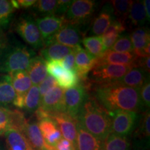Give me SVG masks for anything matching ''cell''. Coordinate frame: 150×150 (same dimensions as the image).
<instances>
[{
    "label": "cell",
    "mask_w": 150,
    "mask_h": 150,
    "mask_svg": "<svg viewBox=\"0 0 150 150\" xmlns=\"http://www.w3.org/2000/svg\"><path fill=\"white\" fill-rule=\"evenodd\" d=\"M92 90L93 97L110 113L117 110L137 112L142 108L138 89L115 82L94 85Z\"/></svg>",
    "instance_id": "obj_1"
},
{
    "label": "cell",
    "mask_w": 150,
    "mask_h": 150,
    "mask_svg": "<svg viewBox=\"0 0 150 150\" xmlns=\"http://www.w3.org/2000/svg\"><path fill=\"white\" fill-rule=\"evenodd\" d=\"M112 115L88 94L76 121L84 130L104 141L111 134Z\"/></svg>",
    "instance_id": "obj_2"
},
{
    "label": "cell",
    "mask_w": 150,
    "mask_h": 150,
    "mask_svg": "<svg viewBox=\"0 0 150 150\" xmlns=\"http://www.w3.org/2000/svg\"><path fill=\"white\" fill-rule=\"evenodd\" d=\"M34 52L18 42H11L0 33V74L27 70Z\"/></svg>",
    "instance_id": "obj_3"
},
{
    "label": "cell",
    "mask_w": 150,
    "mask_h": 150,
    "mask_svg": "<svg viewBox=\"0 0 150 150\" xmlns=\"http://www.w3.org/2000/svg\"><path fill=\"white\" fill-rule=\"evenodd\" d=\"M134 67L133 65L99 64L96 65L88 76L90 85H102L117 82Z\"/></svg>",
    "instance_id": "obj_4"
},
{
    "label": "cell",
    "mask_w": 150,
    "mask_h": 150,
    "mask_svg": "<svg viewBox=\"0 0 150 150\" xmlns=\"http://www.w3.org/2000/svg\"><path fill=\"white\" fill-rule=\"evenodd\" d=\"M96 6V1L92 0H74L63 16L66 22L79 27L87 24L91 18Z\"/></svg>",
    "instance_id": "obj_5"
},
{
    "label": "cell",
    "mask_w": 150,
    "mask_h": 150,
    "mask_svg": "<svg viewBox=\"0 0 150 150\" xmlns=\"http://www.w3.org/2000/svg\"><path fill=\"white\" fill-rule=\"evenodd\" d=\"M88 95V93L86 86L80 83L76 86L65 90L63 93V112L67 114L76 120Z\"/></svg>",
    "instance_id": "obj_6"
},
{
    "label": "cell",
    "mask_w": 150,
    "mask_h": 150,
    "mask_svg": "<svg viewBox=\"0 0 150 150\" xmlns=\"http://www.w3.org/2000/svg\"><path fill=\"white\" fill-rule=\"evenodd\" d=\"M16 31L24 42L34 49L44 47L42 36L38 28L32 17L22 16L17 22Z\"/></svg>",
    "instance_id": "obj_7"
},
{
    "label": "cell",
    "mask_w": 150,
    "mask_h": 150,
    "mask_svg": "<svg viewBox=\"0 0 150 150\" xmlns=\"http://www.w3.org/2000/svg\"><path fill=\"white\" fill-rule=\"evenodd\" d=\"M47 72L55 79L62 89H68L79 83L76 73L68 70L63 66L61 61H46Z\"/></svg>",
    "instance_id": "obj_8"
},
{
    "label": "cell",
    "mask_w": 150,
    "mask_h": 150,
    "mask_svg": "<svg viewBox=\"0 0 150 150\" xmlns=\"http://www.w3.org/2000/svg\"><path fill=\"white\" fill-rule=\"evenodd\" d=\"M111 134L127 136L132 132L138 119V113L129 110H117L112 112Z\"/></svg>",
    "instance_id": "obj_9"
},
{
    "label": "cell",
    "mask_w": 150,
    "mask_h": 150,
    "mask_svg": "<svg viewBox=\"0 0 150 150\" xmlns=\"http://www.w3.org/2000/svg\"><path fill=\"white\" fill-rule=\"evenodd\" d=\"M35 22L42 36L45 47L52 44L54 35L64 23V19L63 17L57 16H45L37 18Z\"/></svg>",
    "instance_id": "obj_10"
},
{
    "label": "cell",
    "mask_w": 150,
    "mask_h": 150,
    "mask_svg": "<svg viewBox=\"0 0 150 150\" xmlns=\"http://www.w3.org/2000/svg\"><path fill=\"white\" fill-rule=\"evenodd\" d=\"M11 83L16 93V98L13 102V106L20 109H23L24 97L27 92L32 86L27 70H19L9 74Z\"/></svg>",
    "instance_id": "obj_11"
},
{
    "label": "cell",
    "mask_w": 150,
    "mask_h": 150,
    "mask_svg": "<svg viewBox=\"0 0 150 150\" xmlns=\"http://www.w3.org/2000/svg\"><path fill=\"white\" fill-rule=\"evenodd\" d=\"M19 131L25 137L32 150H53L45 142L38 122L26 119Z\"/></svg>",
    "instance_id": "obj_12"
},
{
    "label": "cell",
    "mask_w": 150,
    "mask_h": 150,
    "mask_svg": "<svg viewBox=\"0 0 150 150\" xmlns=\"http://www.w3.org/2000/svg\"><path fill=\"white\" fill-rule=\"evenodd\" d=\"M81 32L79 27L64 20L61 29L54 35L52 42H57L69 47L74 48L80 45Z\"/></svg>",
    "instance_id": "obj_13"
},
{
    "label": "cell",
    "mask_w": 150,
    "mask_h": 150,
    "mask_svg": "<svg viewBox=\"0 0 150 150\" xmlns=\"http://www.w3.org/2000/svg\"><path fill=\"white\" fill-rule=\"evenodd\" d=\"M76 73L79 79L86 81L89 73L97 64V59L79 45L74 48Z\"/></svg>",
    "instance_id": "obj_14"
},
{
    "label": "cell",
    "mask_w": 150,
    "mask_h": 150,
    "mask_svg": "<svg viewBox=\"0 0 150 150\" xmlns=\"http://www.w3.org/2000/svg\"><path fill=\"white\" fill-rule=\"evenodd\" d=\"M64 91L56 86L40 97V107L49 115L58 112H63Z\"/></svg>",
    "instance_id": "obj_15"
},
{
    "label": "cell",
    "mask_w": 150,
    "mask_h": 150,
    "mask_svg": "<svg viewBox=\"0 0 150 150\" xmlns=\"http://www.w3.org/2000/svg\"><path fill=\"white\" fill-rule=\"evenodd\" d=\"M50 117L56 122L61 135L64 137L65 139L70 141L75 147L76 134H77V131H76L77 121L71 116L62 112L51 114Z\"/></svg>",
    "instance_id": "obj_16"
},
{
    "label": "cell",
    "mask_w": 150,
    "mask_h": 150,
    "mask_svg": "<svg viewBox=\"0 0 150 150\" xmlns=\"http://www.w3.org/2000/svg\"><path fill=\"white\" fill-rule=\"evenodd\" d=\"M134 53L137 57L144 58L150 54V34L147 27L137 28L131 35Z\"/></svg>",
    "instance_id": "obj_17"
},
{
    "label": "cell",
    "mask_w": 150,
    "mask_h": 150,
    "mask_svg": "<svg viewBox=\"0 0 150 150\" xmlns=\"http://www.w3.org/2000/svg\"><path fill=\"white\" fill-rule=\"evenodd\" d=\"M38 125L45 143L53 149L62 138L61 133L56 122L52 117H48L38 121Z\"/></svg>",
    "instance_id": "obj_18"
},
{
    "label": "cell",
    "mask_w": 150,
    "mask_h": 150,
    "mask_svg": "<svg viewBox=\"0 0 150 150\" xmlns=\"http://www.w3.org/2000/svg\"><path fill=\"white\" fill-rule=\"evenodd\" d=\"M138 57L134 52L120 53L112 52L108 50L102 54V56L97 59V64H113V65H133L134 67L135 63Z\"/></svg>",
    "instance_id": "obj_19"
},
{
    "label": "cell",
    "mask_w": 150,
    "mask_h": 150,
    "mask_svg": "<svg viewBox=\"0 0 150 150\" xmlns=\"http://www.w3.org/2000/svg\"><path fill=\"white\" fill-rule=\"evenodd\" d=\"M113 11L110 4L106 5L92 22L91 32L95 36H102L113 21Z\"/></svg>",
    "instance_id": "obj_20"
},
{
    "label": "cell",
    "mask_w": 150,
    "mask_h": 150,
    "mask_svg": "<svg viewBox=\"0 0 150 150\" xmlns=\"http://www.w3.org/2000/svg\"><path fill=\"white\" fill-rule=\"evenodd\" d=\"M76 150H103V141L97 139L76 123Z\"/></svg>",
    "instance_id": "obj_21"
},
{
    "label": "cell",
    "mask_w": 150,
    "mask_h": 150,
    "mask_svg": "<svg viewBox=\"0 0 150 150\" xmlns=\"http://www.w3.org/2000/svg\"><path fill=\"white\" fill-rule=\"evenodd\" d=\"M149 74L140 67H133L117 82L127 87L140 90L149 79Z\"/></svg>",
    "instance_id": "obj_22"
},
{
    "label": "cell",
    "mask_w": 150,
    "mask_h": 150,
    "mask_svg": "<svg viewBox=\"0 0 150 150\" xmlns=\"http://www.w3.org/2000/svg\"><path fill=\"white\" fill-rule=\"evenodd\" d=\"M27 72L32 84L39 85L47 75L46 61L40 56H33L30 61Z\"/></svg>",
    "instance_id": "obj_23"
},
{
    "label": "cell",
    "mask_w": 150,
    "mask_h": 150,
    "mask_svg": "<svg viewBox=\"0 0 150 150\" xmlns=\"http://www.w3.org/2000/svg\"><path fill=\"white\" fill-rule=\"evenodd\" d=\"M4 136L7 150H32L25 137L18 129L9 128Z\"/></svg>",
    "instance_id": "obj_24"
},
{
    "label": "cell",
    "mask_w": 150,
    "mask_h": 150,
    "mask_svg": "<svg viewBox=\"0 0 150 150\" xmlns=\"http://www.w3.org/2000/svg\"><path fill=\"white\" fill-rule=\"evenodd\" d=\"M16 93L11 83L9 74H0V108H8L13 106Z\"/></svg>",
    "instance_id": "obj_25"
},
{
    "label": "cell",
    "mask_w": 150,
    "mask_h": 150,
    "mask_svg": "<svg viewBox=\"0 0 150 150\" xmlns=\"http://www.w3.org/2000/svg\"><path fill=\"white\" fill-rule=\"evenodd\" d=\"M74 48L69 47L57 42H52L41 50L40 56L46 61H61L65 56L72 53Z\"/></svg>",
    "instance_id": "obj_26"
},
{
    "label": "cell",
    "mask_w": 150,
    "mask_h": 150,
    "mask_svg": "<svg viewBox=\"0 0 150 150\" xmlns=\"http://www.w3.org/2000/svg\"><path fill=\"white\" fill-rule=\"evenodd\" d=\"M127 18L133 27L138 28L143 27L147 21L143 1H136L133 2Z\"/></svg>",
    "instance_id": "obj_27"
},
{
    "label": "cell",
    "mask_w": 150,
    "mask_h": 150,
    "mask_svg": "<svg viewBox=\"0 0 150 150\" xmlns=\"http://www.w3.org/2000/svg\"><path fill=\"white\" fill-rule=\"evenodd\" d=\"M130 142L127 136L110 134L103 141V150H129Z\"/></svg>",
    "instance_id": "obj_28"
},
{
    "label": "cell",
    "mask_w": 150,
    "mask_h": 150,
    "mask_svg": "<svg viewBox=\"0 0 150 150\" xmlns=\"http://www.w3.org/2000/svg\"><path fill=\"white\" fill-rule=\"evenodd\" d=\"M86 51L93 56V57L99 59L104 53V44L102 36H91L84 38L82 40Z\"/></svg>",
    "instance_id": "obj_29"
},
{
    "label": "cell",
    "mask_w": 150,
    "mask_h": 150,
    "mask_svg": "<svg viewBox=\"0 0 150 150\" xmlns=\"http://www.w3.org/2000/svg\"><path fill=\"white\" fill-rule=\"evenodd\" d=\"M40 103V95L38 86H32L24 97L23 109L28 112H35Z\"/></svg>",
    "instance_id": "obj_30"
},
{
    "label": "cell",
    "mask_w": 150,
    "mask_h": 150,
    "mask_svg": "<svg viewBox=\"0 0 150 150\" xmlns=\"http://www.w3.org/2000/svg\"><path fill=\"white\" fill-rule=\"evenodd\" d=\"M113 15L117 17V19L125 22L127 19L129 11L134 1L130 0H115L110 1Z\"/></svg>",
    "instance_id": "obj_31"
},
{
    "label": "cell",
    "mask_w": 150,
    "mask_h": 150,
    "mask_svg": "<svg viewBox=\"0 0 150 150\" xmlns=\"http://www.w3.org/2000/svg\"><path fill=\"white\" fill-rule=\"evenodd\" d=\"M15 10L11 1L0 0V29H6Z\"/></svg>",
    "instance_id": "obj_32"
},
{
    "label": "cell",
    "mask_w": 150,
    "mask_h": 150,
    "mask_svg": "<svg viewBox=\"0 0 150 150\" xmlns=\"http://www.w3.org/2000/svg\"><path fill=\"white\" fill-rule=\"evenodd\" d=\"M16 109L0 108V136L4 135L9 128H13L16 117Z\"/></svg>",
    "instance_id": "obj_33"
},
{
    "label": "cell",
    "mask_w": 150,
    "mask_h": 150,
    "mask_svg": "<svg viewBox=\"0 0 150 150\" xmlns=\"http://www.w3.org/2000/svg\"><path fill=\"white\" fill-rule=\"evenodd\" d=\"M58 2L56 0H39L34 4V8L43 16H55Z\"/></svg>",
    "instance_id": "obj_34"
},
{
    "label": "cell",
    "mask_w": 150,
    "mask_h": 150,
    "mask_svg": "<svg viewBox=\"0 0 150 150\" xmlns=\"http://www.w3.org/2000/svg\"><path fill=\"white\" fill-rule=\"evenodd\" d=\"M109 50L112 52H120V53L134 52L130 36L125 34L120 35Z\"/></svg>",
    "instance_id": "obj_35"
},
{
    "label": "cell",
    "mask_w": 150,
    "mask_h": 150,
    "mask_svg": "<svg viewBox=\"0 0 150 150\" xmlns=\"http://www.w3.org/2000/svg\"><path fill=\"white\" fill-rule=\"evenodd\" d=\"M149 108L146 109L142 114L141 119L139 122L138 128L136 131V136L140 138H148L149 139Z\"/></svg>",
    "instance_id": "obj_36"
},
{
    "label": "cell",
    "mask_w": 150,
    "mask_h": 150,
    "mask_svg": "<svg viewBox=\"0 0 150 150\" xmlns=\"http://www.w3.org/2000/svg\"><path fill=\"white\" fill-rule=\"evenodd\" d=\"M125 29H126L125 22L119 19H116L112 22L103 35H120L125 31Z\"/></svg>",
    "instance_id": "obj_37"
},
{
    "label": "cell",
    "mask_w": 150,
    "mask_h": 150,
    "mask_svg": "<svg viewBox=\"0 0 150 150\" xmlns=\"http://www.w3.org/2000/svg\"><path fill=\"white\" fill-rule=\"evenodd\" d=\"M140 103H141L142 108H145L146 109L149 108L150 102V83L149 79L144 83V85L139 90Z\"/></svg>",
    "instance_id": "obj_38"
},
{
    "label": "cell",
    "mask_w": 150,
    "mask_h": 150,
    "mask_svg": "<svg viewBox=\"0 0 150 150\" xmlns=\"http://www.w3.org/2000/svg\"><path fill=\"white\" fill-rule=\"evenodd\" d=\"M56 85H57V82L55 79L51 75H47V76L43 79L42 81L40 82V84L38 86L40 96L42 97L43 95H45L48 91L56 87Z\"/></svg>",
    "instance_id": "obj_39"
},
{
    "label": "cell",
    "mask_w": 150,
    "mask_h": 150,
    "mask_svg": "<svg viewBox=\"0 0 150 150\" xmlns=\"http://www.w3.org/2000/svg\"><path fill=\"white\" fill-rule=\"evenodd\" d=\"M73 51L72 53L68 54L67 56L61 60V63L62 65L65 67V69L68 70L74 71L76 72V66H75V56L74 52Z\"/></svg>",
    "instance_id": "obj_40"
},
{
    "label": "cell",
    "mask_w": 150,
    "mask_h": 150,
    "mask_svg": "<svg viewBox=\"0 0 150 150\" xmlns=\"http://www.w3.org/2000/svg\"><path fill=\"white\" fill-rule=\"evenodd\" d=\"M71 0H59L57 1V10H56L55 16L63 17L66 13L67 10L70 8L71 4H72Z\"/></svg>",
    "instance_id": "obj_41"
},
{
    "label": "cell",
    "mask_w": 150,
    "mask_h": 150,
    "mask_svg": "<svg viewBox=\"0 0 150 150\" xmlns=\"http://www.w3.org/2000/svg\"><path fill=\"white\" fill-rule=\"evenodd\" d=\"M53 150H76V149L70 141L62 138L53 147Z\"/></svg>",
    "instance_id": "obj_42"
},
{
    "label": "cell",
    "mask_w": 150,
    "mask_h": 150,
    "mask_svg": "<svg viewBox=\"0 0 150 150\" xmlns=\"http://www.w3.org/2000/svg\"><path fill=\"white\" fill-rule=\"evenodd\" d=\"M37 1L35 0H17L19 8H28L34 6Z\"/></svg>",
    "instance_id": "obj_43"
},
{
    "label": "cell",
    "mask_w": 150,
    "mask_h": 150,
    "mask_svg": "<svg viewBox=\"0 0 150 150\" xmlns=\"http://www.w3.org/2000/svg\"><path fill=\"white\" fill-rule=\"evenodd\" d=\"M149 0H145L143 1V4H144V8H145V11L146 13V15H147V21H150V12H149Z\"/></svg>",
    "instance_id": "obj_44"
},
{
    "label": "cell",
    "mask_w": 150,
    "mask_h": 150,
    "mask_svg": "<svg viewBox=\"0 0 150 150\" xmlns=\"http://www.w3.org/2000/svg\"><path fill=\"white\" fill-rule=\"evenodd\" d=\"M0 150H7L6 148L4 147L3 145H1V143H0Z\"/></svg>",
    "instance_id": "obj_45"
},
{
    "label": "cell",
    "mask_w": 150,
    "mask_h": 150,
    "mask_svg": "<svg viewBox=\"0 0 150 150\" xmlns=\"http://www.w3.org/2000/svg\"><path fill=\"white\" fill-rule=\"evenodd\" d=\"M0 31H1V29H0Z\"/></svg>",
    "instance_id": "obj_46"
}]
</instances>
